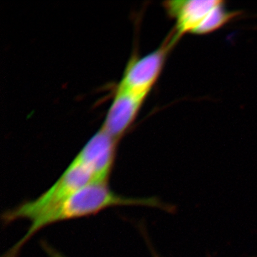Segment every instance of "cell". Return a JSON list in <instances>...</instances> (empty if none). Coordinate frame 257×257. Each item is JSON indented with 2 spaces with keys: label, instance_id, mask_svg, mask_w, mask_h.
I'll list each match as a JSON object with an SVG mask.
<instances>
[{
  "label": "cell",
  "instance_id": "cell-6",
  "mask_svg": "<svg viewBox=\"0 0 257 257\" xmlns=\"http://www.w3.org/2000/svg\"><path fill=\"white\" fill-rule=\"evenodd\" d=\"M239 11H233L226 9L224 1H221L212 11L208 15L202 25L194 31L193 35H205L219 30L226 24L239 17Z\"/></svg>",
  "mask_w": 257,
  "mask_h": 257
},
{
  "label": "cell",
  "instance_id": "cell-2",
  "mask_svg": "<svg viewBox=\"0 0 257 257\" xmlns=\"http://www.w3.org/2000/svg\"><path fill=\"white\" fill-rule=\"evenodd\" d=\"M101 182L90 166L78 157H74L58 180L48 190L33 200L25 201L2 214L3 224L20 219L30 222L63 202L74 193L90 184Z\"/></svg>",
  "mask_w": 257,
  "mask_h": 257
},
{
  "label": "cell",
  "instance_id": "cell-1",
  "mask_svg": "<svg viewBox=\"0 0 257 257\" xmlns=\"http://www.w3.org/2000/svg\"><path fill=\"white\" fill-rule=\"evenodd\" d=\"M121 206H143L165 210L169 208L155 197H124L113 192L108 183L90 184L32 221L25 236L2 257H18L32 236L50 225L94 215L107 208Z\"/></svg>",
  "mask_w": 257,
  "mask_h": 257
},
{
  "label": "cell",
  "instance_id": "cell-3",
  "mask_svg": "<svg viewBox=\"0 0 257 257\" xmlns=\"http://www.w3.org/2000/svg\"><path fill=\"white\" fill-rule=\"evenodd\" d=\"M177 42L172 32L157 50L143 57L132 58L116 89L147 99L160 78L167 57Z\"/></svg>",
  "mask_w": 257,
  "mask_h": 257
},
{
  "label": "cell",
  "instance_id": "cell-5",
  "mask_svg": "<svg viewBox=\"0 0 257 257\" xmlns=\"http://www.w3.org/2000/svg\"><path fill=\"white\" fill-rule=\"evenodd\" d=\"M220 2L219 0H177L164 3L167 15L175 20V27L172 30L175 38L179 41L186 34L194 33Z\"/></svg>",
  "mask_w": 257,
  "mask_h": 257
},
{
  "label": "cell",
  "instance_id": "cell-8",
  "mask_svg": "<svg viewBox=\"0 0 257 257\" xmlns=\"http://www.w3.org/2000/svg\"><path fill=\"white\" fill-rule=\"evenodd\" d=\"M148 246H149V247H150V251H151L152 256H153V257H161V256H160V255H159L158 253H157L156 252V251H155V250L154 249L153 246H152V245L151 244V243H149Z\"/></svg>",
  "mask_w": 257,
  "mask_h": 257
},
{
  "label": "cell",
  "instance_id": "cell-4",
  "mask_svg": "<svg viewBox=\"0 0 257 257\" xmlns=\"http://www.w3.org/2000/svg\"><path fill=\"white\" fill-rule=\"evenodd\" d=\"M145 99L133 93L116 89L101 128L119 142L136 119Z\"/></svg>",
  "mask_w": 257,
  "mask_h": 257
},
{
  "label": "cell",
  "instance_id": "cell-7",
  "mask_svg": "<svg viewBox=\"0 0 257 257\" xmlns=\"http://www.w3.org/2000/svg\"><path fill=\"white\" fill-rule=\"evenodd\" d=\"M41 247L45 253H47L49 257H66L62 253L60 252L58 250L56 249L53 246H51L50 243L45 241H41L40 242Z\"/></svg>",
  "mask_w": 257,
  "mask_h": 257
}]
</instances>
